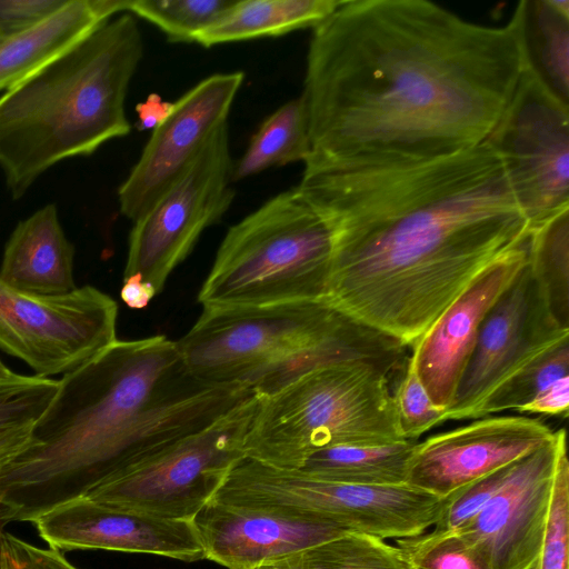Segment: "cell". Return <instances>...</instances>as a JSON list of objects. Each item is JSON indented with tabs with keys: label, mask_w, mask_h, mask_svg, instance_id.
<instances>
[{
	"label": "cell",
	"mask_w": 569,
	"mask_h": 569,
	"mask_svg": "<svg viewBox=\"0 0 569 569\" xmlns=\"http://www.w3.org/2000/svg\"><path fill=\"white\" fill-rule=\"evenodd\" d=\"M523 68L512 17L495 27L427 0L341 1L309 43L303 171L475 148Z\"/></svg>",
	"instance_id": "6da1fadb"
},
{
	"label": "cell",
	"mask_w": 569,
	"mask_h": 569,
	"mask_svg": "<svg viewBox=\"0 0 569 569\" xmlns=\"http://www.w3.org/2000/svg\"><path fill=\"white\" fill-rule=\"evenodd\" d=\"M297 189L331 234L323 300L406 347L531 229L487 142L303 171Z\"/></svg>",
	"instance_id": "7a4b0ae2"
},
{
	"label": "cell",
	"mask_w": 569,
	"mask_h": 569,
	"mask_svg": "<svg viewBox=\"0 0 569 569\" xmlns=\"http://www.w3.org/2000/svg\"><path fill=\"white\" fill-rule=\"evenodd\" d=\"M254 396L198 379L163 335L117 340L59 379L29 446L0 469V522H31Z\"/></svg>",
	"instance_id": "3957f363"
},
{
	"label": "cell",
	"mask_w": 569,
	"mask_h": 569,
	"mask_svg": "<svg viewBox=\"0 0 569 569\" xmlns=\"http://www.w3.org/2000/svg\"><path fill=\"white\" fill-rule=\"evenodd\" d=\"M143 56L132 14L109 19L0 97V169L12 199L54 164L130 132L129 84Z\"/></svg>",
	"instance_id": "277c9868"
},
{
	"label": "cell",
	"mask_w": 569,
	"mask_h": 569,
	"mask_svg": "<svg viewBox=\"0 0 569 569\" xmlns=\"http://www.w3.org/2000/svg\"><path fill=\"white\" fill-rule=\"evenodd\" d=\"M177 345L198 379L246 386L260 397L335 363L367 361L397 370L408 360V347L325 300L202 309Z\"/></svg>",
	"instance_id": "5b68a950"
},
{
	"label": "cell",
	"mask_w": 569,
	"mask_h": 569,
	"mask_svg": "<svg viewBox=\"0 0 569 569\" xmlns=\"http://www.w3.org/2000/svg\"><path fill=\"white\" fill-rule=\"evenodd\" d=\"M393 371L367 361L335 363L259 396L243 440L244 457L299 470L325 448L405 440L390 386Z\"/></svg>",
	"instance_id": "8992f818"
},
{
	"label": "cell",
	"mask_w": 569,
	"mask_h": 569,
	"mask_svg": "<svg viewBox=\"0 0 569 569\" xmlns=\"http://www.w3.org/2000/svg\"><path fill=\"white\" fill-rule=\"evenodd\" d=\"M330 231L297 187L229 228L198 295L202 309L323 300Z\"/></svg>",
	"instance_id": "52a82bcc"
},
{
	"label": "cell",
	"mask_w": 569,
	"mask_h": 569,
	"mask_svg": "<svg viewBox=\"0 0 569 569\" xmlns=\"http://www.w3.org/2000/svg\"><path fill=\"white\" fill-rule=\"evenodd\" d=\"M211 501L332 523L349 533L401 539L425 532L448 501L408 483L352 485L319 480L243 457Z\"/></svg>",
	"instance_id": "ba28073f"
},
{
	"label": "cell",
	"mask_w": 569,
	"mask_h": 569,
	"mask_svg": "<svg viewBox=\"0 0 569 569\" xmlns=\"http://www.w3.org/2000/svg\"><path fill=\"white\" fill-rule=\"evenodd\" d=\"M259 396L207 428L123 469L84 496L156 517L192 520L244 457L243 440Z\"/></svg>",
	"instance_id": "9c48e42d"
},
{
	"label": "cell",
	"mask_w": 569,
	"mask_h": 569,
	"mask_svg": "<svg viewBox=\"0 0 569 569\" xmlns=\"http://www.w3.org/2000/svg\"><path fill=\"white\" fill-rule=\"evenodd\" d=\"M228 122L206 141L178 179L136 221L129 236L123 278L139 276L157 293L217 223L234 199Z\"/></svg>",
	"instance_id": "30bf717a"
},
{
	"label": "cell",
	"mask_w": 569,
	"mask_h": 569,
	"mask_svg": "<svg viewBox=\"0 0 569 569\" xmlns=\"http://www.w3.org/2000/svg\"><path fill=\"white\" fill-rule=\"evenodd\" d=\"M117 302L92 286L62 296H38L0 277V349L38 377L64 376L117 338Z\"/></svg>",
	"instance_id": "8fae6325"
},
{
	"label": "cell",
	"mask_w": 569,
	"mask_h": 569,
	"mask_svg": "<svg viewBox=\"0 0 569 569\" xmlns=\"http://www.w3.org/2000/svg\"><path fill=\"white\" fill-rule=\"evenodd\" d=\"M485 142L530 227L569 208V106L526 68Z\"/></svg>",
	"instance_id": "7c38bea8"
},
{
	"label": "cell",
	"mask_w": 569,
	"mask_h": 569,
	"mask_svg": "<svg viewBox=\"0 0 569 569\" xmlns=\"http://www.w3.org/2000/svg\"><path fill=\"white\" fill-rule=\"evenodd\" d=\"M569 336L549 313L528 261L486 313L447 420L469 419L502 381Z\"/></svg>",
	"instance_id": "4fadbf2b"
},
{
	"label": "cell",
	"mask_w": 569,
	"mask_h": 569,
	"mask_svg": "<svg viewBox=\"0 0 569 569\" xmlns=\"http://www.w3.org/2000/svg\"><path fill=\"white\" fill-rule=\"evenodd\" d=\"M242 71L211 74L172 103L118 189L120 212L132 222L178 179L210 136L227 123Z\"/></svg>",
	"instance_id": "5bb4252c"
},
{
	"label": "cell",
	"mask_w": 569,
	"mask_h": 569,
	"mask_svg": "<svg viewBox=\"0 0 569 569\" xmlns=\"http://www.w3.org/2000/svg\"><path fill=\"white\" fill-rule=\"evenodd\" d=\"M566 429L517 460L513 471L483 509L459 531L492 569H535L549 519L557 459Z\"/></svg>",
	"instance_id": "9a60e30c"
},
{
	"label": "cell",
	"mask_w": 569,
	"mask_h": 569,
	"mask_svg": "<svg viewBox=\"0 0 569 569\" xmlns=\"http://www.w3.org/2000/svg\"><path fill=\"white\" fill-rule=\"evenodd\" d=\"M542 420L525 416L482 417L416 442L407 483L439 498L541 448L555 437Z\"/></svg>",
	"instance_id": "2e32d148"
},
{
	"label": "cell",
	"mask_w": 569,
	"mask_h": 569,
	"mask_svg": "<svg viewBox=\"0 0 569 569\" xmlns=\"http://www.w3.org/2000/svg\"><path fill=\"white\" fill-rule=\"evenodd\" d=\"M49 547L101 549L197 561L204 550L192 520L156 517L81 496L31 521Z\"/></svg>",
	"instance_id": "e0dca14e"
},
{
	"label": "cell",
	"mask_w": 569,
	"mask_h": 569,
	"mask_svg": "<svg viewBox=\"0 0 569 569\" xmlns=\"http://www.w3.org/2000/svg\"><path fill=\"white\" fill-rule=\"evenodd\" d=\"M527 261L528 241L483 269L411 346L408 362L438 408L452 402L486 313Z\"/></svg>",
	"instance_id": "ac0fdd59"
},
{
	"label": "cell",
	"mask_w": 569,
	"mask_h": 569,
	"mask_svg": "<svg viewBox=\"0 0 569 569\" xmlns=\"http://www.w3.org/2000/svg\"><path fill=\"white\" fill-rule=\"evenodd\" d=\"M192 522L204 559L227 569H259L349 533L320 520L213 501L204 506Z\"/></svg>",
	"instance_id": "d6986e66"
},
{
	"label": "cell",
	"mask_w": 569,
	"mask_h": 569,
	"mask_svg": "<svg viewBox=\"0 0 569 569\" xmlns=\"http://www.w3.org/2000/svg\"><path fill=\"white\" fill-rule=\"evenodd\" d=\"M74 248L48 203L18 222L3 251L0 277L11 287L38 296L72 292Z\"/></svg>",
	"instance_id": "ffe728a7"
},
{
	"label": "cell",
	"mask_w": 569,
	"mask_h": 569,
	"mask_svg": "<svg viewBox=\"0 0 569 569\" xmlns=\"http://www.w3.org/2000/svg\"><path fill=\"white\" fill-rule=\"evenodd\" d=\"M114 0H68L38 24L0 38V91H8L111 19Z\"/></svg>",
	"instance_id": "44dd1931"
},
{
	"label": "cell",
	"mask_w": 569,
	"mask_h": 569,
	"mask_svg": "<svg viewBox=\"0 0 569 569\" xmlns=\"http://www.w3.org/2000/svg\"><path fill=\"white\" fill-rule=\"evenodd\" d=\"M508 410L568 416L569 336L541 351L502 381L479 403L470 418L489 417Z\"/></svg>",
	"instance_id": "7402d4cb"
},
{
	"label": "cell",
	"mask_w": 569,
	"mask_h": 569,
	"mask_svg": "<svg viewBox=\"0 0 569 569\" xmlns=\"http://www.w3.org/2000/svg\"><path fill=\"white\" fill-rule=\"evenodd\" d=\"M511 17L525 68L569 106V0H522Z\"/></svg>",
	"instance_id": "603a6c76"
},
{
	"label": "cell",
	"mask_w": 569,
	"mask_h": 569,
	"mask_svg": "<svg viewBox=\"0 0 569 569\" xmlns=\"http://www.w3.org/2000/svg\"><path fill=\"white\" fill-rule=\"evenodd\" d=\"M340 3L337 0H236L218 20L200 31L193 42L209 48L316 28Z\"/></svg>",
	"instance_id": "cb8c5ba5"
},
{
	"label": "cell",
	"mask_w": 569,
	"mask_h": 569,
	"mask_svg": "<svg viewBox=\"0 0 569 569\" xmlns=\"http://www.w3.org/2000/svg\"><path fill=\"white\" fill-rule=\"evenodd\" d=\"M416 442L333 446L312 453L299 471L319 480L341 483H407L408 463Z\"/></svg>",
	"instance_id": "d4e9b609"
},
{
	"label": "cell",
	"mask_w": 569,
	"mask_h": 569,
	"mask_svg": "<svg viewBox=\"0 0 569 569\" xmlns=\"http://www.w3.org/2000/svg\"><path fill=\"white\" fill-rule=\"evenodd\" d=\"M310 127L306 100L295 98L260 124L244 153L232 167V182L267 169L302 161L310 156Z\"/></svg>",
	"instance_id": "484cf974"
},
{
	"label": "cell",
	"mask_w": 569,
	"mask_h": 569,
	"mask_svg": "<svg viewBox=\"0 0 569 569\" xmlns=\"http://www.w3.org/2000/svg\"><path fill=\"white\" fill-rule=\"evenodd\" d=\"M528 264L549 313L569 330V208L531 226Z\"/></svg>",
	"instance_id": "4316f807"
},
{
	"label": "cell",
	"mask_w": 569,
	"mask_h": 569,
	"mask_svg": "<svg viewBox=\"0 0 569 569\" xmlns=\"http://www.w3.org/2000/svg\"><path fill=\"white\" fill-rule=\"evenodd\" d=\"M268 566L272 569H406L396 545L361 533H345Z\"/></svg>",
	"instance_id": "83f0119b"
},
{
	"label": "cell",
	"mask_w": 569,
	"mask_h": 569,
	"mask_svg": "<svg viewBox=\"0 0 569 569\" xmlns=\"http://www.w3.org/2000/svg\"><path fill=\"white\" fill-rule=\"evenodd\" d=\"M236 0H127L126 11L158 27L171 42H193Z\"/></svg>",
	"instance_id": "f1b7e54d"
},
{
	"label": "cell",
	"mask_w": 569,
	"mask_h": 569,
	"mask_svg": "<svg viewBox=\"0 0 569 569\" xmlns=\"http://www.w3.org/2000/svg\"><path fill=\"white\" fill-rule=\"evenodd\" d=\"M396 542L406 569H492L479 549L459 531L432 530Z\"/></svg>",
	"instance_id": "f546056e"
},
{
	"label": "cell",
	"mask_w": 569,
	"mask_h": 569,
	"mask_svg": "<svg viewBox=\"0 0 569 569\" xmlns=\"http://www.w3.org/2000/svg\"><path fill=\"white\" fill-rule=\"evenodd\" d=\"M59 379L23 376L0 383V432L32 426L57 392Z\"/></svg>",
	"instance_id": "4dcf8cb0"
},
{
	"label": "cell",
	"mask_w": 569,
	"mask_h": 569,
	"mask_svg": "<svg viewBox=\"0 0 569 569\" xmlns=\"http://www.w3.org/2000/svg\"><path fill=\"white\" fill-rule=\"evenodd\" d=\"M535 569H569V461L567 441L559 450L543 545Z\"/></svg>",
	"instance_id": "1f68e13d"
},
{
	"label": "cell",
	"mask_w": 569,
	"mask_h": 569,
	"mask_svg": "<svg viewBox=\"0 0 569 569\" xmlns=\"http://www.w3.org/2000/svg\"><path fill=\"white\" fill-rule=\"evenodd\" d=\"M392 397L399 431L405 440H415L446 421V409L432 402L408 360L401 379L392 389Z\"/></svg>",
	"instance_id": "d6a6232c"
},
{
	"label": "cell",
	"mask_w": 569,
	"mask_h": 569,
	"mask_svg": "<svg viewBox=\"0 0 569 569\" xmlns=\"http://www.w3.org/2000/svg\"><path fill=\"white\" fill-rule=\"evenodd\" d=\"M515 463L477 479L449 496L433 530L457 531L468 525L508 481Z\"/></svg>",
	"instance_id": "836d02e7"
},
{
	"label": "cell",
	"mask_w": 569,
	"mask_h": 569,
	"mask_svg": "<svg viewBox=\"0 0 569 569\" xmlns=\"http://www.w3.org/2000/svg\"><path fill=\"white\" fill-rule=\"evenodd\" d=\"M0 569H80L54 548L33 546L0 529Z\"/></svg>",
	"instance_id": "e575fe53"
},
{
	"label": "cell",
	"mask_w": 569,
	"mask_h": 569,
	"mask_svg": "<svg viewBox=\"0 0 569 569\" xmlns=\"http://www.w3.org/2000/svg\"><path fill=\"white\" fill-rule=\"evenodd\" d=\"M68 0H0V38L27 30L47 19Z\"/></svg>",
	"instance_id": "d590c367"
},
{
	"label": "cell",
	"mask_w": 569,
	"mask_h": 569,
	"mask_svg": "<svg viewBox=\"0 0 569 569\" xmlns=\"http://www.w3.org/2000/svg\"><path fill=\"white\" fill-rule=\"evenodd\" d=\"M157 295V291L139 276L126 277L122 280L120 298L131 309L146 308Z\"/></svg>",
	"instance_id": "8d00e7d4"
},
{
	"label": "cell",
	"mask_w": 569,
	"mask_h": 569,
	"mask_svg": "<svg viewBox=\"0 0 569 569\" xmlns=\"http://www.w3.org/2000/svg\"><path fill=\"white\" fill-rule=\"evenodd\" d=\"M32 426L0 432V469L29 446Z\"/></svg>",
	"instance_id": "74e56055"
},
{
	"label": "cell",
	"mask_w": 569,
	"mask_h": 569,
	"mask_svg": "<svg viewBox=\"0 0 569 569\" xmlns=\"http://www.w3.org/2000/svg\"><path fill=\"white\" fill-rule=\"evenodd\" d=\"M171 106L172 103L162 100L158 94H150L137 106L140 129H154L167 117Z\"/></svg>",
	"instance_id": "f35d334b"
},
{
	"label": "cell",
	"mask_w": 569,
	"mask_h": 569,
	"mask_svg": "<svg viewBox=\"0 0 569 569\" xmlns=\"http://www.w3.org/2000/svg\"><path fill=\"white\" fill-rule=\"evenodd\" d=\"M21 375L13 372L0 360V383L17 380Z\"/></svg>",
	"instance_id": "ab89813d"
},
{
	"label": "cell",
	"mask_w": 569,
	"mask_h": 569,
	"mask_svg": "<svg viewBox=\"0 0 569 569\" xmlns=\"http://www.w3.org/2000/svg\"><path fill=\"white\" fill-rule=\"evenodd\" d=\"M259 569H272V568H271V567H269V566H264V567H261V568H259Z\"/></svg>",
	"instance_id": "60d3db41"
}]
</instances>
